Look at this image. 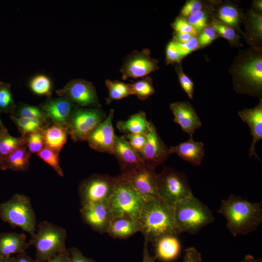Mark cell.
Returning <instances> with one entry per match:
<instances>
[{
	"label": "cell",
	"mask_w": 262,
	"mask_h": 262,
	"mask_svg": "<svg viewBox=\"0 0 262 262\" xmlns=\"http://www.w3.org/2000/svg\"><path fill=\"white\" fill-rule=\"evenodd\" d=\"M218 213L225 218L226 228L234 236L253 232L262 223V202H250L232 194L221 200Z\"/></svg>",
	"instance_id": "cell-1"
},
{
	"label": "cell",
	"mask_w": 262,
	"mask_h": 262,
	"mask_svg": "<svg viewBox=\"0 0 262 262\" xmlns=\"http://www.w3.org/2000/svg\"><path fill=\"white\" fill-rule=\"evenodd\" d=\"M137 220L139 232L147 243L154 244L163 236L182 233L175 220L174 208L160 197L145 203Z\"/></svg>",
	"instance_id": "cell-2"
},
{
	"label": "cell",
	"mask_w": 262,
	"mask_h": 262,
	"mask_svg": "<svg viewBox=\"0 0 262 262\" xmlns=\"http://www.w3.org/2000/svg\"><path fill=\"white\" fill-rule=\"evenodd\" d=\"M173 208L176 223L182 233L196 234L214 221L210 208L194 195L179 201Z\"/></svg>",
	"instance_id": "cell-3"
},
{
	"label": "cell",
	"mask_w": 262,
	"mask_h": 262,
	"mask_svg": "<svg viewBox=\"0 0 262 262\" xmlns=\"http://www.w3.org/2000/svg\"><path fill=\"white\" fill-rule=\"evenodd\" d=\"M66 236L64 228L46 220L39 223L28 242L36 249L35 261L47 262L66 249Z\"/></svg>",
	"instance_id": "cell-4"
},
{
	"label": "cell",
	"mask_w": 262,
	"mask_h": 262,
	"mask_svg": "<svg viewBox=\"0 0 262 262\" xmlns=\"http://www.w3.org/2000/svg\"><path fill=\"white\" fill-rule=\"evenodd\" d=\"M0 218L13 227H18L32 236L36 229V215L29 196L15 194L0 203Z\"/></svg>",
	"instance_id": "cell-5"
},
{
	"label": "cell",
	"mask_w": 262,
	"mask_h": 262,
	"mask_svg": "<svg viewBox=\"0 0 262 262\" xmlns=\"http://www.w3.org/2000/svg\"><path fill=\"white\" fill-rule=\"evenodd\" d=\"M146 202L121 175L116 183L108 204L113 217H128L138 220Z\"/></svg>",
	"instance_id": "cell-6"
},
{
	"label": "cell",
	"mask_w": 262,
	"mask_h": 262,
	"mask_svg": "<svg viewBox=\"0 0 262 262\" xmlns=\"http://www.w3.org/2000/svg\"><path fill=\"white\" fill-rule=\"evenodd\" d=\"M157 188L159 197L174 207L179 201L193 195L187 176L171 167L164 166L157 173Z\"/></svg>",
	"instance_id": "cell-7"
},
{
	"label": "cell",
	"mask_w": 262,
	"mask_h": 262,
	"mask_svg": "<svg viewBox=\"0 0 262 262\" xmlns=\"http://www.w3.org/2000/svg\"><path fill=\"white\" fill-rule=\"evenodd\" d=\"M116 177L94 174L83 180L79 187L82 206L93 203H108L113 193Z\"/></svg>",
	"instance_id": "cell-8"
},
{
	"label": "cell",
	"mask_w": 262,
	"mask_h": 262,
	"mask_svg": "<svg viewBox=\"0 0 262 262\" xmlns=\"http://www.w3.org/2000/svg\"><path fill=\"white\" fill-rule=\"evenodd\" d=\"M106 117L99 108L77 106L73 111L67 126L68 134L74 142L86 141L92 131Z\"/></svg>",
	"instance_id": "cell-9"
},
{
	"label": "cell",
	"mask_w": 262,
	"mask_h": 262,
	"mask_svg": "<svg viewBox=\"0 0 262 262\" xmlns=\"http://www.w3.org/2000/svg\"><path fill=\"white\" fill-rule=\"evenodd\" d=\"M56 93L61 97L82 107H100L95 86L91 82L84 80H72L63 88L56 91Z\"/></svg>",
	"instance_id": "cell-10"
},
{
	"label": "cell",
	"mask_w": 262,
	"mask_h": 262,
	"mask_svg": "<svg viewBox=\"0 0 262 262\" xmlns=\"http://www.w3.org/2000/svg\"><path fill=\"white\" fill-rule=\"evenodd\" d=\"M159 61L150 56L147 49L133 51L126 56L120 69L122 79L142 78L159 68Z\"/></svg>",
	"instance_id": "cell-11"
},
{
	"label": "cell",
	"mask_w": 262,
	"mask_h": 262,
	"mask_svg": "<svg viewBox=\"0 0 262 262\" xmlns=\"http://www.w3.org/2000/svg\"><path fill=\"white\" fill-rule=\"evenodd\" d=\"M146 202L159 198L157 188V173L145 164L126 174L120 175Z\"/></svg>",
	"instance_id": "cell-12"
},
{
	"label": "cell",
	"mask_w": 262,
	"mask_h": 262,
	"mask_svg": "<svg viewBox=\"0 0 262 262\" xmlns=\"http://www.w3.org/2000/svg\"><path fill=\"white\" fill-rule=\"evenodd\" d=\"M146 136V142L139 155L146 165L155 170L166 161L172 153L151 121H149V129Z\"/></svg>",
	"instance_id": "cell-13"
},
{
	"label": "cell",
	"mask_w": 262,
	"mask_h": 262,
	"mask_svg": "<svg viewBox=\"0 0 262 262\" xmlns=\"http://www.w3.org/2000/svg\"><path fill=\"white\" fill-rule=\"evenodd\" d=\"M114 110L111 109L108 116L90 133L86 141L89 146L96 151L113 154L115 138L112 120Z\"/></svg>",
	"instance_id": "cell-14"
},
{
	"label": "cell",
	"mask_w": 262,
	"mask_h": 262,
	"mask_svg": "<svg viewBox=\"0 0 262 262\" xmlns=\"http://www.w3.org/2000/svg\"><path fill=\"white\" fill-rule=\"evenodd\" d=\"M242 82L241 91L260 96L262 88V59L253 56L245 62L238 70Z\"/></svg>",
	"instance_id": "cell-15"
},
{
	"label": "cell",
	"mask_w": 262,
	"mask_h": 262,
	"mask_svg": "<svg viewBox=\"0 0 262 262\" xmlns=\"http://www.w3.org/2000/svg\"><path fill=\"white\" fill-rule=\"evenodd\" d=\"M83 221L99 233H107L113 217L108 203H93L82 206L80 210Z\"/></svg>",
	"instance_id": "cell-16"
},
{
	"label": "cell",
	"mask_w": 262,
	"mask_h": 262,
	"mask_svg": "<svg viewBox=\"0 0 262 262\" xmlns=\"http://www.w3.org/2000/svg\"><path fill=\"white\" fill-rule=\"evenodd\" d=\"M77 107L75 103L63 97L48 98L40 105L47 119L51 120L53 124L66 128Z\"/></svg>",
	"instance_id": "cell-17"
},
{
	"label": "cell",
	"mask_w": 262,
	"mask_h": 262,
	"mask_svg": "<svg viewBox=\"0 0 262 262\" xmlns=\"http://www.w3.org/2000/svg\"><path fill=\"white\" fill-rule=\"evenodd\" d=\"M113 154L118 161L121 174L145 165L139 154L130 146L125 137L115 135Z\"/></svg>",
	"instance_id": "cell-18"
},
{
	"label": "cell",
	"mask_w": 262,
	"mask_h": 262,
	"mask_svg": "<svg viewBox=\"0 0 262 262\" xmlns=\"http://www.w3.org/2000/svg\"><path fill=\"white\" fill-rule=\"evenodd\" d=\"M174 121L179 124L182 131L193 137L202 122L193 106L189 102H174L170 104Z\"/></svg>",
	"instance_id": "cell-19"
},
{
	"label": "cell",
	"mask_w": 262,
	"mask_h": 262,
	"mask_svg": "<svg viewBox=\"0 0 262 262\" xmlns=\"http://www.w3.org/2000/svg\"><path fill=\"white\" fill-rule=\"evenodd\" d=\"M238 115L242 120L247 124L250 131L252 141L249 148V156H254L261 161L256 151V145L262 139V101L252 108L240 111Z\"/></svg>",
	"instance_id": "cell-20"
},
{
	"label": "cell",
	"mask_w": 262,
	"mask_h": 262,
	"mask_svg": "<svg viewBox=\"0 0 262 262\" xmlns=\"http://www.w3.org/2000/svg\"><path fill=\"white\" fill-rule=\"evenodd\" d=\"M169 149L172 154H176L184 161L196 166L201 164L205 155L204 144L195 141L193 137L177 146L170 147Z\"/></svg>",
	"instance_id": "cell-21"
},
{
	"label": "cell",
	"mask_w": 262,
	"mask_h": 262,
	"mask_svg": "<svg viewBox=\"0 0 262 262\" xmlns=\"http://www.w3.org/2000/svg\"><path fill=\"white\" fill-rule=\"evenodd\" d=\"M30 246L23 233H0V257H10L12 254L25 251Z\"/></svg>",
	"instance_id": "cell-22"
},
{
	"label": "cell",
	"mask_w": 262,
	"mask_h": 262,
	"mask_svg": "<svg viewBox=\"0 0 262 262\" xmlns=\"http://www.w3.org/2000/svg\"><path fill=\"white\" fill-rule=\"evenodd\" d=\"M138 220L128 217H114L107 233L115 239H126L139 232Z\"/></svg>",
	"instance_id": "cell-23"
},
{
	"label": "cell",
	"mask_w": 262,
	"mask_h": 262,
	"mask_svg": "<svg viewBox=\"0 0 262 262\" xmlns=\"http://www.w3.org/2000/svg\"><path fill=\"white\" fill-rule=\"evenodd\" d=\"M155 257L160 260L169 262L176 259L180 251V244L177 236L166 235L160 238L154 244Z\"/></svg>",
	"instance_id": "cell-24"
},
{
	"label": "cell",
	"mask_w": 262,
	"mask_h": 262,
	"mask_svg": "<svg viewBox=\"0 0 262 262\" xmlns=\"http://www.w3.org/2000/svg\"><path fill=\"white\" fill-rule=\"evenodd\" d=\"M45 147L59 153L67 141V129L53 124L47 125L42 130Z\"/></svg>",
	"instance_id": "cell-25"
},
{
	"label": "cell",
	"mask_w": 262,
	"mask_h": 262,
	"mask_svg": "<svg viewBox=\"0 0 262 262\" xmlns=\"http://www.w3.org/2000/svg\"><path fill=\"white\" fill-rule=\"evenodd\" d=\"M31 155L26 146L20 147L0 161V168L2 170L28 171Z\"/></svg>",
	"instance_id": "cell-26"
},
{
	"label": "cell",
	"mask_w": 262,
	"mask_h": 262,
	"mask_svg": "<svg viewBox=\"0 0 262 262\" xmlns=\"http://www.w3.org/2000/svg\"><path fill=\"white\" fill-rule=\"evenodd\" d=\"M149 126L145 113L140 111L131 115L126 120L117 122L116 128L122 132L126 134H146Z\"/></svg>",
	"instance_id": "cell-27"
},
{
	"label": "cell",
	"mask_w": 262,
	"mask_h": 262,
	"mask_svg": "<svg viewBox=\"0 0 262 262\" xmlns=\"http://www.w3.org/2000/svg\"><path fill=\"white\" fill-rule=\"evenodd\" d=\"M24 137L11 136L7 130H0V161L6 158L16 149L25 146Z\"/></svg>",
	"instance_id": "cell-28"
},
{
	"label": "cell",
	"mask_w": 262,
	"mask_h": 262,
	"mask_svg": "<svg viewBox=\"0 0 262 262\" xmlns=\"http://www.w3.org/2000/svg\"><path fill=\"white\" fill-rule=\"evenodd\" d=\"M105 85L108 90V97L106 98L107 104L115 100H119L133 95L130 83L126 84L119 81L106 80Z\"/></svg>",
	"instance_id": "cell-29"
},
{
	"label": "cell",
	"mask_w": 262,
	"mask_h": 262,
	"mask_svg": "<svg viewBox=\"0 0 262 262\" xmlns=\"http://www.w3.org/2000/svg\"><path fill=\"white\" fill-rule=\"evenodd\" d=\"M10 118L16 125L22 137L42 130L47 125H45V124L47 123V121L42 120L18 117L14 115H11Z\"/></svg>",
	"instance_id": "cell-30"
},
{
	"label": "cell",
	"mask_w": 262,
	"mask_h": 262,
	"mask_svg": "<svg viewBox=\"0 0 262 262\" xmlns=\"http://www.w3.org/2000/svg\"><path fill=\"white\" fill-rule=\"evenodd\" d=\"M29 87L35 94L45 96L48 98L51 97L52 82L45 75L37 74L32 77L29 82Z\"/></svg>",
	"instance_id": "cell-31"
},
{
	"label": "cell",
	"mask_w": 262,
	"mask_h": 262,
	"mask_svg": "<svg viewBox=\"0 0 262 262\" xmlns=\"http://www.w3.org/2000/svg\"><path fill=\"white\" fill-rule=\"evenodd\" d=\"M130 85L133 95H135L140 100L147 99L155 92L152 79L148 76L133 83H130Z\"/></svg>",
	"instance_id": "cell-32"
},
{
	"label": "cell",
	"mask_w": 262,
	"mask_h": 262,
	"mask_svg": "<svg viewBox=\"0 0 262 262\" xmlns=\"http://www.w3.org/2000/svg\"><path fill=\"white\" fill-rule=\"evenodd\" d=\"M16 108L11 91V84L0 82V112L13 114Z\"/></svg>",
	"instance_id": "cell-33"
},
{
	"label": "cell",
	"mask_w": 262,
	"mask_h": 262,
	"mask_svg": "<svg viewBox=\"0 0 262 262\" xmlns=\"http://www.w3.org/2000/svg\"><path fill=\"white\" fill-rule=\"evenodd\" d=\"M217 15L221 22L232 28L238 26L240 15L235 6L230 4L223 5L219 9Z\"/></svg>",
	"instance_id": "cell-34"
},
{
	"label": "cell",
	"mask_w": 262,
	"mask_h": 262,
	"mask_svg": "<svg viewBox=\"0 0 262 262\" xmlns=\"http://www.w3.org/2000/svg\"><path fill=\"white\" fill-rule=\"evenodd\" d=\"M58 153L45 147L36 154L49 164L60 177H64V173L60 164Z\"/></svg>",
	"instance_id": "cell-35"
},
{
	"label": "cell",
	"mask_w": 262,
	"mask_h": 262,
	"mask_svg": "<svg viewBox=\"0 0 262 262\" xmlns=\"http://www.w3.org/2000/svg\"><path fill=\"white\" fill-rule=\"evenodd\" d=\"M248 32L251 38L261 39L262 37V16L253 10L248 13L247 24Z\"/></svg>",
	"instance_id": "cell-36"
},
{
	"label": "cell",
	"mask_w": 262,
	"mask_h": 262,
	"mask_svg": "<svg viewBox=\"0 0 262 262\" xmlns=\"http://www.w3.org/2000/svg\"><path fill=\"white\" fill-rule=\"evenodd\" d=\"M18 117L37 119L47 121V119L40 107L20 103L16 111Z\"/></svg>",
	"instance_id": "cell-37"
},
{
	"label": "cell",
	"mask_w": 262,
	"mask_h": 262,
	"mask_svg": "<svg viewBox=\"0 0 262 262\" xmlns=\"http://www.w3.org/2000/svg\"><path fill=\"white\" fill-rule=\"evenodd\" d=\"M42 130L27 134L24 136L25 146L31 153L37 154L45 147Z\"/></svg>",
	"instance_id": "cell-38"
},
{
	"label": "cell",
	"mask_w": 262,
	"mask_h": 262,
	"mask_svg": "<svg viewBox=\"0 0 262 262\" xmlns=\"http://www.w3.org/2000/svg\"><path fill=\"white\" fill-rule=\"evenodd\" d=\"M211 26L215 30L218 35L230 41H236L239 36L230 26L220 21L213 19L211 22Z\"/></svg>",
	"instance_id": "cell-39"
},
{
	"label": "cell",
	"mask_w": 262,
	"mask_h": 262,
	"mask_svg": "<svg viewBox=\"0 0 262 262\" xmlns=\"http://www.w3.org/2000/svg\"><path fill=\"white\" fill-rule=\"evenodd\" d=\"M176 71L178 74L180 84L188 97L191 99L194 95V83L191 79L183 71L181 67L177 65Z\"/></svg>",
	"instance_id": "cell-40"
},
{
	"label": "cell",
	"mask_w": 262,
	"mask_h": 262,
	"mask_svg": "<svg viewBox=\"0 0 262 262\" xmlns=\"http://www.w3.org/2000/svg\"><path fill=\"white\" fill-rule=\"evenodd\" d=\"M165 56V61L167 65L179 64L182 59L179 52L177 42L173 40L167 45Z\"/></svg>",
	"instance_id": "cell-41"
},
{
	"label": "cell",
	"mask_w": 262,
	"mask_h": 262,
	"mask_svg": "<svg viewBox=\"0 0 262 262\" xmlns=\"http://www.w3.org/2000/svg\"><path fill=\"white\" fill-rule=\"evenodd\" d=\"M176 33H188L196 36L198 32L183 17H178L171 24Z\"/></svg>",
	"instance_id": "cell-42"
},
{
	"label": "cell",
	"mask_w": 262,
	"mask_h": 262,
	"mask_svg": "<svg viewBox=\"0 0 262 262\" xmlns=\"http://www.w3.org/2000/svg\"><path fill=\"white\" fill-rule=\"evenodd\" d=\"M207 13L201 10L188 16L187 21L199 32L207 26Z\"/></svg>",
	"instance_id": "cell-43"
},
{
	"label": "cell",
	"mask_w": 262,
	"mask_h": 262,
	"mask_svg": "<svg viewBox=\"0 0 262 262\" xmlns=\"http://www.w3.org/2000/svg\"><path fill=\"white\" fill-rule=\"evenodd\" d=\"M218 36L215 30L211 26L206 27L201 31L198 39L199 46L204 47L210 45Z\"/></svg>",
	"instance_id": "cell-44"
},
{
	"label": "cell",
	"mask_w": 262,
	"mask_h": 262,
	"mask_svg": "<svg viewBox=\"0 0 262 262\" xmlns=\"http://www.w3.org/2000/svg\"><path fill=\"white\" fill-rule=\"evenodd\" d=\"M130 146L139 154L141 153L145 145L147 138L146 134H126L125 137Z\"/></svg>",
	"instance_id": "cell-45"
},
{
	"label": "cell",
	"mask_w": 262,
	"mask_h": 262,
	"mask_svg": "<svg viewBox=\"0 0 262 262\" xmlns=\"http://www.w3.org/2000/svg\"><path fill=\"white\" fill-rule=\"evenodd\" d=\"M202 2L197 0H189L186 2L180 11L181 17H188L202 10Z\"/></svg>",
	"instance_id": "cell-46"
},
{
	"label": "cell",
	"mask_w": 262,
	"mask_h": 262,
	"mask_svg": "<svg viewBox=\"0 0 262 262\" xmlns=\"http://www.w3.org/2000/svg\"><path fill=\"white\" fill-rule=\"evenodd\" d=\"M177 44L179 52L182 58L187 56L200 47L198 39L196 36H193L186 43H179L177 42Z\"/></svg>",
	"instance_id": "cell-47"
},
{
	"label": "cell",
	"mask_w": 262,
	"mask_h": 262,
	"mask_svg": "<svg viewBox=\"0 0 262 262\" xmlns=\"http://www.w3.org/2000/svg\"><path fill=\"white\" fill-rule=\"evenodd\" d=\"M183 262H202L200 253L195 247L185 249Z\"/></svg>",
	"instance_id": "cell-48"
},
{
	"label": "cell",
	"mask_w": 262,
	"mask_h": 262,
	"mask_svg": "<svg viewBox=\"0 0 262 262\" xmlns=\"http://www.w3.org/2000/svg\"><path fill=\"white\" fill-rule=\"evenodd\" d=\"M70 262H96L92 259L85 257L82 252L76 247L69 248Z\"/></svg>",
	"instance_id": "cell-49"
},
{
	"label": "cell",
	"mask_w": 262,
	"mask_h": 262,
	"mask_svg": "<svg viewBox=\"0 0 262 262\" xmlns=\"http://www.w3.org/2000/svg\"><path fill=\"white\" fill-rule=\"evenodd\" d=\"M47 262H70L69 252L66 249L55 256Z\"/></svg>",
	"instance_id": "cell-50"
},
{
	"label": "cell",
	"mask_w": 262,
	"mask_h": 262,
	"mask_svg": "<svg viewBox=\"0 0 262 262\" xmlns=\"http://www.w3.org/2000/svg\"><path fill=\"white\" fill-rule=\"evenodd\" d=\"M193 36L188 33L175 32L173 35V40L179 43H184L188 41Z\"/></svg>",
	"instance_id": "cell-51"
},
{
	"label": "cell",
	"mask_w": 262,
	"mask_h": 262,
	"mask_svg": "<svg viewBox=\"0 0 262 262\" xmlns=\"http://www.w3.org/2000/svg\"><path fill=\"white\" fill-rule=\"evenodd\" d=\"M14 262H36L33 260L25 251L21 252L16 254L14 257Z\"/></svg>",
	"instance_id": "cell-52"
},
{
	"label": "cell",
	"mask_w": 262,
	"mask_h": 262,
	"mask_svg": "<svg viewBox=\"0 0 262 262\" xmlns=\"http://www.w3.org/2000/svg\"><path fill=\"white\" fill-rule=\"evenodd\" d=\"M156 259L155 256L152 257L150 255L147 247V243L145 242L143 251L142 262H155Z\"/></svg>",
	"instance_id": "cell-53"
},
{
	"label": "cell",
	"mask_w": 262,
	"mask_h": 262,
	"mask_svg": "<svg viewBox=\"0 0 262 262\" xmlns=\"http://www.w3.org/2000/svg\"><path fill=\"white\" fill-rule=\"evenodd\" d=\"M240 262H262L261 259H257L251 255H246Z\"/></svg>",
	"instance_id": "cell-54"
},
{
	"label": "cell",
	"mask_w": 262,
	"mask_h": 262,
	"mask_svg": "<svg viewBox=\"0 0 262 262\" xmlns=\"http://www.w3.org/2000/svg\"><path fill=\"white\" fill-rule=\"evenodd\" d=\"M262 1L261 0H256L254 2V6L256 8L257 10H258L260 12H262Z\"/></svg>",
	"instance_id": "cell-55"
},
{
	"label": "cell",
	"mask_w": 262,
	"mask_h": 262,
	"mask_svg": "<svg viewBox=\"0 0 262 262\" xmlns=\"http://www.w3.org/2000/svg\"><path fill=\"white\" fill-rule=\"evenodd\" d=\"M0 262H14V257H0Z\"/></svg>",
	"instance_id": "cell-56"
},
{
	"label": "cell",
	"mask_w": 262,
	"mask_h": 262,
	"mask_svg": "<svg viewBox=\"0 0 262 262\" xmlns=\"http://www.w3.org/2000/svg\"><path fill=\"white\" fill-rule=\"evenodd\" d=\"M6 128L4 126L0 117V130H6Z\"/></svg>",
	"instance_id": "cell-57"
}]
</instances>
